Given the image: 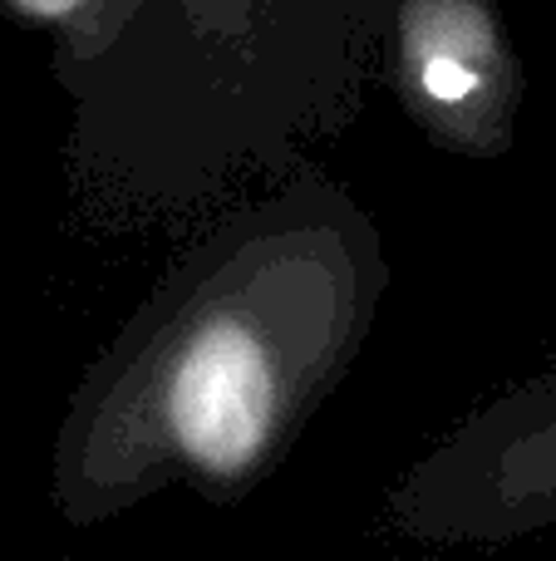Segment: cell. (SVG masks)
Here are the masks:
<instances>
[{
	"label": "cell",
	"mask_w": 556,
	"mask_h": 561,
	"mask_svg": "<svg viewBox=\"0 0 556 561\" xmlns=\"http://www.w3.org/2000/svg\"><path fill=\"white\" fill-rule=\"evenodd\" d=\"M380 79L443 153L498 163L518 148L528 75L498 0H394Z\"/></svg>",
	"instance_id": "obj_4"
},
{
	"label": "cell",
	"mask_w": 556,
	"mask_h": 561,
	"mask_svg": "<svg viewBox=\"0 0 556 561\" xmlns=\"http://www.w3.org/2000/svg\"><path fill=\"white\" fill-rule=\"evenodd\" d=\"M384 290L370 207L315 158L207 213L79 375L55 517L84 533L167 488L246 503L360 365Z\"/></svg>",
	"instance_id": "obj_1"
},
{
	"label": "cell",
	"mask_w": 556,
	"mask_h": 561,
	"mask_svg": "<svg viewBox=\"0 0 556 561\" xmlns=\"http://www.w3.org/2000/svg\"><path fill=\"white\" fill-rule=\"evenodd\" d=\"M394 0H138L69 99L65 222L193 232L355 128Z\"/></svg>",
	"instance_id": "obj_2"
},
{
	"label": "cell",
	"mask_w": 556,
	"mask_h": 561,
	"mask_svg": "<svg viewBox=\"0 0 556 561\" xmlns=\"http://www.w3.org/2000/svg\"><path fill=\"white\" fill-rule=\"evenodd\" d=\"M138 0H0V15L49 39V69L79 65L114 39Z\"/></svg>",
	"instance_id": "obj_5"
},
{
	"label": "cell",
	"mask_w": 556,
	"mask_h": 561,
	"mask_svg": "<svg viewBox=\"0 0 556 561\" xmlns=\"http://www.w3.org/2000/svg\"><path fill=\"white\" fill-rule=\"evenodd\" d=\"M384 527L424 547H502L556 527V325L542 369L468 409L394 478Z\"/></svg>",
	"instance_id": "obj_3"
}]
</instances>
